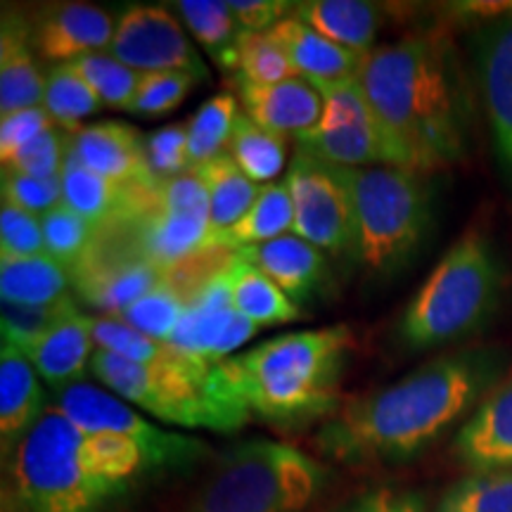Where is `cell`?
Returning a JSON list of instances; mask_svg holds the SVG:
<instances>
[{
  "label": "cell",
  "mask_w": 512,
  "mask_h": 512,
  "mask_svg": "<svg viewBox=\"0 0 512 512\" xmlns=\"http://www.w3.org/2000/svg\"><path fill=\"white\" fill-rule=\"evenodd\" d=\"M508 351L477 347L432 358L399 382L354 396L318 432L342 463H403L444 437L501 384Z\"/></svg>",
  "instance_id": "cell-1"
},
{
  "label": "cell",
  "mask_w": 512,
  "mask_h": 512,
  "mask_svg": "<svg viewBox=\"0 0 512 512\" xmlns=\"http://www.w3.org/2000/svg\"><path fill=\"white\" fill-rule=\"evenodd\" d=\"M358 81L380 126L387 166L427 176L463 159L467 98L441 38L408 36L373 48Z\"/></svg>",
  "instance_id": "cell-2"
},
{
  "label": "cell",
  "mask_w": 512,
  "mask_h": 512,
  "mask_svg": "<svg viewBox=\"0 0 512 512\" xmlns=\"http://www.w3.org/2000/svg\"><path fill=\"white\" fill-rule=\"evenodd\" d=\"M351 349V330L332 325L287 332L223 361V368L254 418L302 427L332 418L337 384Z\"/></svg>",
  "instance_id": "cell-3"
},
{
  "label": "cell",
  "mask_w": 512,
  "mask_h": 512,
  "mask_svg": "<svg viewBox=\"0 0 512 512\" xmlns=\"http://www.w3.org/2000/svg\"><path fill=\"white\" fill-rule=\"evenodd\" d=\"M128 489L95 470L83 451V432L48 406L10 456L5 512H105Z\"/></svg>",
  "instance_id": "cell-4"
},
{
  "label": "cell",
  "mask_w": 512,
  "mask_h": 512,
  "mask_svg": "<svg viewBox=\"0 0 512 512\" xmlns=\"http://www.w3.org/2000/svg\"><path fill=\"white\" fill-rule=\"evenodd\" d=\"M501 256L484 233L470 230L441 256L403 311V347L437 349L482 328L501 302Z\"/></svg>",
  "instance_id": "cell-5"
},
{
  "label": "cell",
  "mask_w": 512,
  "mask_h": 512,
  "mask_svg": "<svg viewBox=\"0 0 512 512\" xmlns=\"http://www.w3.org/2000/svg\"><path fill=\"white\" fill-rule=\"evenodd\" d=\"M328 467L273 439L223 451L185 512H304L328 489Z\"/></svg>",
  "instance_id": "cell-6"
},
{
  "label": "cell",
  "mask_w": 512,
  "mask_h": 512,
  "mask_svg": "<svg viewBox=\"0 0 512 512\" xmlns=\"http://www.w3.org/2000/svg\"><path fill=\"white\" fill-rule=\"evenodd\" d=\"M91 373L114 396L166 425L233 434L254 418L223 361L207 373H174L95 349Z\"/></svg>",
  "instance_id": "cell-7"
},
{
  "label": "cell",
  "mask_w": 512,
  "mask_h": 512,
  "mask_svg": "<svg viewBox=\"0 0 512 512\" xmlns=\"http://www.w3.org/2000/svg\"><path fill=\"white\" fill-rule=\"evenodd\" d=\"M358 240L356 259L373 275H392L408 264L432 223L425 176L399 166L354 169Z\"/></svg>",
  "instance_id": "cell-8"
},
{
  "label": "cell",
  "mask_w": 512,
  "mask_h": 512,
  "mask_svg": "<svg viewBox=\"0 0 512 512\" xmlns=\"http://www.w3.org/2000/svg\"><path fill=\"white\" fill-rule=\"evenodd\" d=\"M285 183L294 204V233L320 252L356 256L354 169L294 152Z\"/></svg>",
  "instance_id": "cell-9"
},
{
  "label": "cell",
  "mask_w": 512,
  "mask_h": 512,
  "mask_svg": "<svg viewBox=\"0 0 512 512\" xmlns=\"http://www.w3.org/2000/svg\"><path fill=\"white\" fill-rule=\"evenodd\" d=\"M57 408L88 434H119L145 453L152 472L183 470L207 456V444L178 432L159 430L131 403L107 389L81 382L57 394Z\"/></svg>",
  "instance_id": "cell-10"
},
{
  "label": "cell",
  "mask_w": 512,
  "mask_h": 512,
  "mask_svg": "<svg viewBox=\"0 0 512 512\" xmlns=\"http://www.w3.org/2000/svg\"><path fill=\"white\" fill-rule=\"evenodd\" d=\"M323 117L311 131L294 138L297 152L344 169L387 164V150L358 76L318 88Z\"/></svg>",
  "instance_id": "cell-11"
},
{
  "label": "cell",
  "mask_w": 512,
  "mask_h": 512,
  "mask_svg": "<svg viewBox=\"0 0 512 512\" xmlns=\"http://www.w3.org/2000/svg\"><path fill=\"white\" fill-rule=\"evenodd\" d=\"M107 53L140 74L185 72L195 79L209 76L181 22L166 8L155 5H133L121 12Z\"/></svg>",
  "instance_id": "cell-12"
},
{
  "label": "cell",
  "mask_w": 512,
  "mask_h": 512,
  "mask_svg": "<svg viewBox=\"0 0 512 512\" xmlns=\"http://www.w3.org/2000/svg\"><path fill=\"white\" fill-rule=\"evenodd\" d=\"M228 264L200 287L171 337L176 347L211 363L235 356V351L259 330L252 320L235 309L230 297Z\"/></svg>",
  "instance_id": "cell-13"
},
{
  "label": "cell",
  "mask_w": 512,
  "mask_h": 512,
  "mask_svg": "<svg viewBox=\"0 0 512 512\" xmlns=\"http://www.w3.org/2000/svg\"><path fill=\"white\" fill-rule=\"evenodd\" d=\"M72 283L76 292L93 309L105 316L117 318L133 302L145 297L166 278V271L140 256L131 245L110 249L105 242L95 240L91 252L74 268Z\"/></svg>",
  "instance_id": "cell-14"
},
{
  "label": "cell",
  "mask_w": 512,
  "mask_h": 512,
  "mask_svg": "<svg viewBox=\"0 0 512 512\" xmlns=\"http://www.w3.org/2000/svg\"><path fill=\"white\" fill-rule=\"evenodd\" d=\"M475 57L498 162L512 178V10L479 27Z\"/></svg>",
  "instance_id": "cell-15"
},
{
  "label": "cell",
  "mask_w": 512,
  "mask_h": 512,
  "mask_svg": "<svg viewBox=\"0 0 512 512\" xmlns=\"http://www.w3.org/2000/svg\"><path fill=\"white\" fill-rule=\"evenodd\" d=\"M117 22L107 10L91 3H53L36 12L31 41L41 60L55 64L74 62L83 55L105 53Z\"/></svg>",
  "instance_id": "cell-16"
},
{
  "label": "cell",
  "mask_w": 512,
  "mask_h": 512,
  "mask_svg": "<svg viewBox=\"0 0 512 512\" xmlns=\"http://www.w3.org/2000/svg\"><path fill=\"white\" fill-rule=\"evenodd\" d=\"M69 143L81 164L95 174L121 185L159 190V181L147 164L145 136L124 121H98L81 126Z\"/></svg>",
  "instance_id": "cell-17"
},
{
  "label": "cell",
  "mask_w": 512,
  "mask_h": 512,
  "mask_svg": "<svg viewBox=\"0 0 512 512\" xmlns=\"http://www.w3.org/2000/svg\"><path fill=\"white\" fill-rule=\"evenodd\" d=\"M453 451L472 472L512 470V377L498 384L467 418Z\"/></svg>",
  "instance_id": "cell-18"
},
{
  "label": "cell",
  "mask_w": 512,
  "mask_h": 512,
  "mask_svg": "<svg viewBox=\"0 0 512 512\" xmlns=\"http://www.w3.org/2000/svg\"><path fill=\"white\" fill-rule=\"evenodd\" d=\"M34 366L36 375L62 394L64 389L81 384L86 373H91V361L95 354L93 318L86 313H74L64 323L57 325L34 342L17 347Z\"/></svg>",
  "instance_id": "cell-19"
},
{
  "label": "cell",
  "mask_w": 512,
  "mask_h": 512,
  "mask_svg": "<svg viewBox=\"0 0 512 512\" xmlns=\"http://www.w3.org/2000/svg\"><path fill=\"white\" fill-rule=\"evenodd\" d=\"M48 411L41 377L15 344L0 349V444L8 460Z\"/></svg>",
  "instance_id": "cell-20"
},
{
  "label": "cell",
  "mask_w": 512,
  "mask_h": 512,
  "mask_svg": "<svg viewBox=\"0 0 512 512\" xmlns=\"http://www.w3.org/2000/svg\"><path fill=\"white\" fill-rule=\"evenodd\" d=\"M238 86L247 117L278 136H302L323 117V95L299 76L275 86H252L242 81Z\"/></svg>",
  "instance_id": "cell-21"
},
{
  "label": "cell",
  "mask_w": 512,
  "mask_h": 512,
  "mask_svg": "<svg viewBox=\"0 0 512 512\" xmlns=\"http://www.w3.org/2000/svg\"><path fill=\"white\" fill-rule=\"evenodd\" d=\"M238 254L268 275L294 304L311 299L330 275L325 252L299 235H283L264 245L242 247Z\"/></svg>",
  "instance_id": "cell-22"
},
{
  "label": "cell",
  "mask_w": 512,
  "mask_h": 512,
  "mask_svg": "<svg viewBox=\"0 0 512 512\" xmlns=\"http://www.w3.org/2000/svg\"><path fill=\"white\" fill-rule=\"evenodd\" d=\"M46 76L36 60L31 24L15 10L3 12L0 31V112L12 114L43 105Z\"/></svg>",
  "instance_id": "cell-23"
},
{
  "label": "cell",
  "mask_w": 512,
  "mask_h": 512,
  "mask_svg": "<svg viewBox=\"0 0 512 512\" xmlns=\"http://www.w3.org/2000/svg\"><path fill=\"white\" fill-rule=\"evenodd\" d=\"M268 34L283 46L299 79L309 81L316 88L354 79L361 72L363 57H366L337 46L292 15L275 24Z\"/></svg>",
  "instance_id": "cell-24"
},
{
  "label": "cell",
  "mask_w": 512,
  "mask_h": 512,
  "mask_svg": "<svg viewBox=\"0 0 512 512\" xmlns=\"http://www.w3.org/2000/svg\"><path fill=\"white\" fill-rule=\"evenodd\" d=\"M292 17L358 55H368L373 50L382 24L380 8L361 0H306L294 3Z\"/></svg>",
  "instance_id": "cell-25"
},
{
  "label": "cell",
  "mask_w": 512,
  "mask_h": 512,
  "mask_svg": "<svg viewBox=\"0 0 512 512\" xmlns=\"http://www.w3.org/2000/svg\"><path fill=\"white\" fill-rule=\"evenodd\" d=\"M294 230V204L285 181L261 185L247 214L238 223L211 238V247L242 249L278 240Z\"/></svg>",
  "instance_id": "cell-26"
},
{
  "label": "cell",
  "mask_w": 512,
  "mask_h": 512,
  "mask_svg": "<svg viewBox=\"0 0 512 512\" xmlns=\"http://www.w3.org/2000/svg\"><path fill=\"white\" fill-rule=\"evenodd\" d=\"M228 283L235 309L256 328H273L299 318V306L268 275L242 259L238 249L228 264Z\"/></svg>",
  "instance_id": "cell-27"
},
{
  "label": "cell",
  "mask_w": 512,
  "mask_h": 512,
  "mask_svg": "<svg viewBox=\"0 0 512 512\" xmlns=\"http://www.w3.org/2000/svg\"><path fill=\"white\" fill-rule=\"evenodd\" d=\"M72 275L50 254L0 259V294L5 302L46 306L67 299Z\"/></svg>",
  "instance_id": "cell-28"
},
{
  "label": "cell",
  "mask_w": 512,
  "mask_h": 512,
  "mask_svg": "<svg viewBox=\"0 0 512 512\" xmlns=\"http://www.w3.org/2000/svg\"><path fill=\"white\" fill-rule=\"evenodd\" d=\"M176 10L216 67L238 74L240 29L230 5L223 0H181Z\"/></svg>",
  "instance_id": "cell-29"
},
{
  "label": "cell",
  "mask_w": 512,
  "mask_h": 512,
  "mask_svg": "<svg viewBox=\"0 0 512 512\" xmlns=\"http://www.w3.org/2000/svg\"><path fill=\"white\" fill-rule=\"evenodd\" d=\"M195 174L202 176L209 190L211 238L238 223L259 197L261 185L249 181L228 152H221L219 157L195 169Z\"/></svg>",
  "instance_id": "cell-30"
},
{
  "label": "cell",
  "mask_w": 512,
  "mask_h": 512,
  "mask_svg": "<svg viewBox=\"0 0 512 512\" xmlns=\"http://www.w3.org/2000/svg\"><path fill=\"white\" fill-rule=\"evenodd\" d=\"M228 155L235 159L242 174L256 185H268L278 178L287 164V138L266 131L245 112L238 114L228 140Z\"/></svg>",
  "instance_id": "cell-31"
},
{
  "label": "cell",
  "mask_w": 512,
  "mask_h": 512,
  "mask_svg": "<svg viewBox=\"0 0 512 512\" xmlns=\"http://www.w3.org/2000/svg\"><path fill=\"white\" fill-rule=\"evenodd\" d=\"M43 107L57 126L79 131V121L100 112L105 105L91 88V83L83 79L79 69L74 67V62H64L50 67L46 74Z\"/></svg>",
  "instance_id": "cell-32"
},
{
  "label": "cell",
  "mask_w": 512,
  "mask_h": 512,
  "mask_svg": "<svg viewBox=\"0 0 512 512\" xmlns=\"http://www.w3.org/2000/svg\"><path fill=\"white\" fill-rule=\"evenodd\" d=\"M238 114V100L230 93L214 95L192 114L188 121L190 171L200 169L228 150V140Z\"/></svg>",
  "instance_id": "cell-33"
},
{
  "label": "cell",
  "mask_w": 512,
  "mask_h": 512,
  "mask_svg": "<svg viewBox=\"0 0 512 512\" xmlns=\"http://www.w3.org/2000/svg\"><path fill=\"white\" fill-rule=\"evenodd\" d=\"M434 512H512V470L472 472L446 491Z\"/></svg>",
  "instance_id": "cell-34"
},
{
  "label": "cell",
  "mask_w": 512,
  "mask_h": 512,
  "mask_svg": "<svg viewBox=\"0 0 512 512\" xmlns=\"http://www.w3.org/2000/svg\"><path fill=\"white\" fill-rule=\"evenodd\" d=\"M41 226L46 252L69 273L81 264L83 256L91 252L98 240V228L81 214H76L74 209H69L67 204H57L48 214H43Z\"/></svg>",
  "instance_id": "cell-35"
},
{
  "label": "cell",
  "mask_w": 512,
  "mask_h": 512,
  "mask_svg": "<svg viewBox=\"0 0 512 512\" xmlns=\"http://www.w3.org/2000/svg\"><path fill=\"white\" fill-rule=\"evenodd\" d=\"M74 67L79 69L83 79L91 83L102 105L112 107V110H131L143 74L119 62L107 50L79 57V60H74Z\"/></svg>",
  "instance_id": "cell-36"
},
{
  "label": "cell",
  "mask_w": 512,
  "mask_h": 512,
  "mask_svg": "<svg viewBox=\"0 0 512 512\" xmlns=\"http://www.w3.org/2000/svg\"><path fill=\"white\" fill-rule=\"evenodd\" d=\"M297 79L290 57L271 34H245L238 38V81L252 86H275Z\"/></svg>",
  "instance_id": "cell-37"
},
{
  "label": "cell",
  "mask_w": 512,
  "mask_h": 512,
  "mask_svg": "<svg viewBox=\"0 0 512 512\" xmlns=\"http://www.w3.org/2000/svg\"><path fill=\"white\" fill-rule=\"evenodd\" d=\"M74 313H79V309H76L72 297L46 306L15 304L3 299V342L24 347V344L34 342V339L57 328L67 318H72Z\"/></svg>",
  "instance_id": "cell-38"
},
{
  "label": "cell",
  "mask_w": 512,
  "mask_h": 512,
  "mask_svg": "<svg viewBox=\"0 0 512 512\" xmlns=\"http://www.w3.org/2000/svg\"><path fill=\"white\" fill-rule=\"evenodd\" d=\"M197 81L200 79L185 72H147L140 76L136 100L128 112L147 119L169 114L188 98Z\"/></svg>",
  "instance_id": "cell-39"
},
{
  "label": "cell",
  "mask_w": 512,
  "mask_h": 512,
  "mask_svg": "<svg viewBox=\"0 0 512 512\" xmlns=\"http://www.w3.org/2000/svg\"><path fill=\"white\" fill-rule=\"evenodd\" d=\"M145 155L159 185L171 181V178L188 174V124H169L147 133Z\"/></svg>",
  "instance_id": "cell-40"
},
{
  "label": "cell",
  "mask_w": 512,
  "mask_h": 512,
  "mask_svg": "<svg viewBox=\"0 0 512 512\" xmlns=\"http://www.w3.org/2000/svg\"><path fill=\"white\" fill-rule=\"evenodd\" d=\"M48 254L41 216L5 202L0 207V259Z\"/></svg>",
  "instance_id": "cell-41"
},
{
  "label": "cell",
  "mask_w": 512,
  "mask_h": 512,
  "mask_svg": "<svg viewBox=\"0 0 512 512\" xmlns=\"http://www.w3.org/2000/svg\"><path fill=\"white\" fill-rule=\"evenodd\" d=\"M64 159H67V143L55 128H50L48 133L38 136L34 143H29L15 157L8 159L3 164V171L36 178H62Z\"/></svg>",
  "instance_id": "cell-42"
},
{
  "label": "cell",
  "mask_w": 512,
  "mask_h": 512,
  "mask_svg": "<svg viewBox=\"0 0 512 512\" xmlns=\"http://www.w3.org/2000/svg\"><path fill=\"white\" fill-rule=\"evenodd\" d=\"M3 200L29 214L43 216L62 204V178H36L3 171Z\"/></svg>",
  "instance_id": "cell-43"
},
{
  "label": "cell",
  "mask_w": 512,
  "mask_h": 512,
  "mask_svg": "<svg viewBox=\"0 0 512 512\" xmlns=\"http://www.w3.org/2000/svg\"><path fill=\"white\" fill-rule=\"evenodd\" d=\"M55 121L50 119L46 107H29V110H19L5 114L0 119V162H8L24 150L29 143H34L38 136L48 133Z\"/></svg>",
  "instance_id": "cell-44"
},
{
  "label": "cell",
  "mask_w": 512,
  "mask_h": 512,
  "mask_svg": "<svg viewBox=\"0 0 512 512\" xmlns=\"http://www.w3.org/2000/svg\"><path fill=\"white\" fill-rule=\"evenodd\" d=\"M228 5L238 29L245 34H268L275 24L283 22L287 12L292 15L294 10V3L285 0H230Z\"/></svg>",
  "instance_id": "cell-45"
},
{
  "label": "cell",
  "mask_w": 512,
  "mask_h": 512,
  "mask_svg": "<svg viewBox=\"0 0 512 512\" xmlns=\"http://www.w3.org/2000/svg\"><path fill=\"white\" fill-rule=\"evenodd\" d=\"M337 512H427L425 501L413 491L375 489L354 498Z\"/></svg>",
  "instance_id": "cell-46"
}]
</instances>
